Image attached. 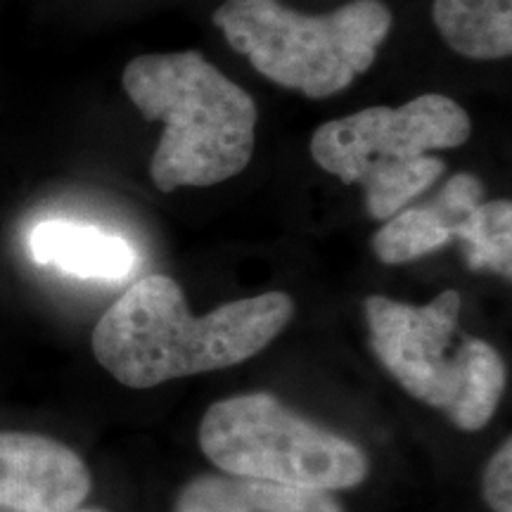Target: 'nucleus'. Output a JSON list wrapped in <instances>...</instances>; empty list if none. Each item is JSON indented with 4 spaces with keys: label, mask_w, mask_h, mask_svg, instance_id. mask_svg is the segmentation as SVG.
<instances>
[{
    "label": "nucleus",
    "mask_w": 512,
    "mask_h": 512,
    "mask_svg": "<svg viewBox=\"0 0 512 512\" xmlns=\"http://www.w3.org/2000/svg\"><path fill=\"white\" fill-rule=\"evenodd\" d=\"M484 202V183L475 174H456L448 178V183L430 202V207L437 211L439 219L451 230V238L456 228L467 219L472 209Z\"/></svg>",
    "instance_id": "ddd939ff"
},
{
    "label": "nucleus",
    "mask_w": 512,
    "mask_h": 512,
    "mask_svg": "<svg viewBox=\"0 0 512 512\" xmlns=\"http://www.w3.org/2000/svg\"><path fill=\"white\" fill-rule=\"evenodd\" d=\"M370 344L408 394L444 411L460 430H482L505 389V366L489 342L460 335V294L411 306L368 297Z\"/></svg>",
    "instance_id": "39448f33"
},
{
    "label": "nucleus",
    "mask_w": 512,
    "mask_h": 512,
    "mask_svg": "<svg viewBox=\"0 0 512 512\" xmlns=\"http://www.w3.org/2000/svg\"><path fill=\"white\" fill-rule=\"evenodd\" d=\"M200 446L235 477L313 491L351 489L368 475L361 448L302 420L271 394L214 403L200 425Z\"/></svg>",
    "instance_id": "423d86ee"
},
{
    "label": "nucleus",
    "mask_w": 512,
    "mask_h": 512,
    "mask_svg": "<svg viewBox=\"0 0 512 512\" xmlns=\"http://www.w3.org/2000/svg\"><path fill=\"white\" fill-rule=\"evenodd\" d=\"M451 240V230L430 204L413 209H401L377 230L373 252L382 264L401 266L420 256L437 252Z\"/></svg>",
    "instance_id": "f8f14e48"
},
{
    "label": "nucleus",
    "mask_w": 512,
    "mask_h": 512,
    "mask_svg": "<svg viewBox=\"0 0 512 512\" xmlns=\"http://www.w3.org/2000/svg\"><path fill=\"white\" fill-rule=\"evenodd\" d=\"M294 302L285 292L228 302L195 318L181 285L147 275L114 302L93 330V354L133 389L238 366L287 328Z\"/></svg>",
    "instance_id": "f257e3e1"
},
{
    "label": "nucleus",
    "mask_w": 512,
    "mask_h": 512,
    "mask_svg": "<svg viewBox=\"0 0 512 512\" xmlns=\"http://www.w3.org/2000/svg\"><path fill=\"white\" fill-rule=\"evenodd\" d=\"M484 498L496 512H512V441L489 460L484 472Z\"/></svg>",
    "instance_id": "4468645a"
},
{
    "label": "nucleus",
    "mask_w": 512,
    "mask_h": 512,
    "mask_svg": "<svg viewBox=\"0 0 512 512\" xmlns=\"http://www.w3.org/2000/svg\"><path fill=\"white\" fill-rule=\"evenodd\" d=\"M121 86L147 121L164 124L150 164L162 192L223 183L252 162L256 102L197 50L140 55Z\"/></svg>",
    "instance_id": "f03ea898"
},
{
    "label": "nucleus",
    "mask_w": 512,
    "mask_h": 512,
    "mask_svg": "<svg viewBox=\"0 0 512 512\" xmlns=\"http://www.w3.org/2000/svg\"><path fill=\"white\" fill-rule=\"evenodd\" d=\"M467 247V264L475 271H494L512 278V204L482 202L453 233Z\"/></svg>",
    "instance_id": "9b49d317"
},
{
    "label": "nucleus",
    "mask_w": 512,
    "mask_h": 512,
    "mask_svg": "<svg viewBox=\"0 0 512 512\" xmlns=\"http://www.w3.org/2000/svg\"><path fill=\"white\" fill-rule=\"evenodd\" d=\"M470 133V117L456 100L425 93L401 107H368L318 126L311 157L342 183L363 185L368 214L387 221L446 171L430 152L465 145Z\"/></svg>",
    "instance_id": "7ed1b4c3"
},
{
    "label": "nucleus",
    "mask_w": 512,
    "mask_h": 512,
    "mask_svg": "<svg viewBox=\"0 0 512 512\" xmlns=\"http://www.w3.org/2000/svg\"><path fill=\"white\" fill-rule=\"evenodd\" d=\"M29 252L38 266L91 280H121L136 266V252L124 238L74 221H43L31 230Z\"/></svg>",
    "instance_id": "6e6552de"
},
{
    "label": "nucleus",
    "mask_w": 512,
    "mask_h": 512,
    "mask_svg": "<svg viewBox=\"0 0 512 512\" xmlns=\"http://www.w3.org/2000/svg\"><path fill=\"white\" fill-rule=\"evenodd\" d=\"M81 512H100V510H81Z\"/></svg>",
    "instance_id": "2eb2a0df"
},
{
    "label": "nucleus",
    "mask_w": 512,
    "mask_h": 512,
    "mask_svg": "<svg viewBox=\"0 0 512 512\" xmlns=\"http://www.w3.org/2000/svg\"><path fill=\"white\" fill-rule=\"evenodd\" d=\"M176 512H342L325 491L247 477H202L190 482Z\"/></svg>",
    "instance_id": "1a4fd4ad"
},
{
    "label": "nucleus",
    "mask_w": 512,
    "mask_h": 512,
    "mask_svg": "<svg viewBox=\"0 0 512 512\" xmlns=\"http://www.w3.org/2000/svg\"><path fill=\"white\" fill-rule=\"evenodd\" d=\"M432 19L446 46L467 60L512 53V0H434Z\"/></svg>",
    "instance_id": "9d476101"
},
{
    "label": "nucleus",
    "mask_w": 512,
    "mask_h": 512,
    "mask_svg": "<svg viewBox=\"0 0 512 512\" xmlns=\"http://www.w3.org/2000/svg\"><path fill=\"white\" fill-rule=\"evenodd\" d=\"M91 491L79 453L29 432H0V508L12 512H74Z\"/></svg>",
    "instance_id": "0eeeda50"
},
{
    "label": "nucleus",
    "mask_w": 512,
    "mask_h": 512,
    "mask_svg": "<svg viewBox=\"0 0 512 512\" xmlns=\"http://www.w3.org/2000/svg\"><path fill=\"white\" fill-rule=\"evenodd\" d=\"M382 0H351L328 15H302L280 0H226L214 12L235 53L268 81L323 100L373 67L392 31Z\"/></svg>",
    "instance_id": "20e7f679"
}]
</instances>
